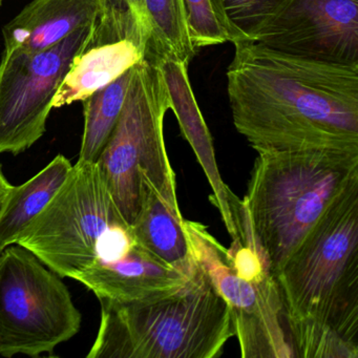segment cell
Segmentation results:
<instances>
[{"label":"cell","instance_id":"ba28073f","mask_svg":"<svg viewBox=\"0 0 358 358\" xmlns=\"http://www.w3.org/2000/svg\"><path fill=\"white\" fill-rule=\"evenodd\" d=\"M94 24L45 51L5 50L0 62V154L17 156L45 135L54 97Z\"/></svg>","mask_w":358,"mask_h":358},{"label":"cell","instance_id":"ffe728a7","mask_svg":"<svg viewBox=\"0 0 358 358\" xmlns=\"http://www.w3.org/2000/svg\"><path fill=\"white\" fill-rule=\"evenodd\" d=\"M192 47L198 50L231 43L229 26L215 0H183Z\"/></svg>","mask_w":358,"mask_h":358},{"label":"cell","instance_id":"7a4b0ae2","mask_svg":"<svg viewBox=\"0 0 358 358\" xmlns=\"http://www.w3.org/2000/svg\"><path fill=\"white\" fill-rule=\"evenodd\" d=\"M294 357H358V179L275 274Z\"/></svg>","mask_w":358,"mask_h":358},{"label":"cell","instance_id":"5b68a950","mask_svg":"<svg viewBox=\"0 0 358 358\" xmlns=\"http://www.w3.org/2000/svg\"><path fill=\"white\" fill-rule=\"evenodd\" d=\"M15 244L62 278L76 280L97 262L117 261L136 245L96 163H76Z\"/></svg>","mask_w":358,"mask_h":358},{"label":"cell","instance_id":"9a60e30c","mask_svg":"<svg viewBox=\"0 0 358 358\" xmlns=\"http://www.w3.org/2000/svg\"><path fill=\"white\" fill-rule=\"evenodd\" d=\"M184 220L178 200L145 189L131 232L138 246L146 252L165 265L190 271L198 264L184 231Z\"/></svg>","mask_w":358,"mask_h":358},{"label":"cell","instance_id":"603a6c76","mask_svg":"<svg viewBox=\"0 0 358 358\" xmlns=\"http://www.w3.org/2000/svg\"><path fill=\"white\" fill-rule=\"evenodd\" d=\"M3 250V249H0V251Z\"/></svg>","mask_w":358,"mask_h":358},{"label":"cell","instance_id":"e0dca14e","mask_svg":"<svg viewBox=\"0 0 358 358\" xmlns=\"http://www.w3.org/2000/svg\"><path fill=\"white\" fill-rule=\"evenodd\" d=\"M73 166L64 155H58L26 183L12 187L0 213V249L15 244L64 185Z\"/></svg>","mask_w":358,"mask_h":358},{"label":"cell","instance_id":"30bf717a","mask_svg":"<svg viewBox=\"0 0 358 358\" xmlns=\"http://www.w3.org/2000/svg\"><path fill=\"white\" fill-rule=\"evenodd\" d=\"M255 41L308 59L358 66V0H292Z\"/></svg>","mask_w":358,"mask_h":358},{"label":"cell","instance_id":"4fadbf2b","mask_svg":"<svg viewBox=\"0 0 358 358\" xmlns=\"http://www.w3.org/2000/svg\"><path fill=\"white\" fill-rule=\"evenodd\" d=\"M157 64L166 85L169 108L175 113L182 133L189 142L210 184L213 189L211 202L219 210L232 241L240 240L234 215V202L236 196L224 183L220 175L213 138L190 85L189 64L177 60H163Z\"/></svg>","mask_w":358,"mask_h":358},{"label":"cell","instance_id":"8fae6325","mask_svg":"<svg viewBox=\"0 0 358 358\" xmlns=\"http://www.w3.org/2000/svg\"><path fill=\"white\" fill-rule=\"evenodd\" d=\"M148 39L129 11L102 7L85 49L75 56L53 100V108L83 101L148 55Z\"/></svg>","mask_w":358,"mask_h":358},{"label":"cell","instance_id":"2e32d148","mask_svg":"<svg viewBox=\"0 0 358 358\" xmlns=\"http://www.w3.org/2000/svg\"><path fill=\"white\" fill-rule=\"evenodd\" d=\"M101 6L131 12L148 38L146 58L190 64L196 51L186 24L183 0H101Z\"/></svg>","mask_w":358,"mask_h":358},{"label":"cell","instance_id":"3957f363","mask_svg":"<svg viewBox=\"0 0 358 358\" xmlns=\"http://www.w3.org/2000/svg\"><path fill=\"white\" fill-rule=\"evenodd\" d=\"M358 179V150L257 152L240 210L275 276L295 247Z\"/></svg>","mask_w":358,"mask_h":358},{"label":"cell","instance_id":"d6986e66","mask_svg":"<svg viewBox=\"0 0 358 358\" xmlns=\"http://www.w3.org/2000/svg\"><path fill=\"white\" fill-rule=\"evenodd\" d=\"M292 0H215L223 13L230 32L231 43L255 41Z\"/></svg>","mask_w":358,"mask_h":358},{"label":"cell","instance_id":"52a82bcc","mask_svg":"<svg viewBox=\"0 0 358 358\" xmlns=\"http://www.w3.org/2000/svg\"><path fill=\"white\" fill-rule=\"evenodd\" d=\"M81 313L62 276L32 251H0V355L52 354L80 330Z\"/></svg>","mask_w":358,"mask_h":358},{"label":"cell","instance_id":"5bb4252c","mask_svg":"<svg viewBox=\"0 0 358 358\" xmlns=\"http://www.w3.org/2000/svg\"><path fill=\"white\" fill-rule=\"evenodd\" d=\"M101 0H32L3 30L5 50L45 51L95 24Z\"/></svg>","mask_w":358,"mask_h":358},{"label":"cell","instance_id":"7c38bea8","mask_svg":"<svg viewBox=\"0 0 358 358\" xmlns=\"http://www.w3.org/2000/svg\"><path fill=\"white\" fill-rule=\"evenodd\" d=\"M199 270L186 271L165 265L135 246L114 262H97L76 280L93 291L99 301L131 303L171 294L185 286Z\"/></svg>","mask_w":358,"mask_h":358},{"label":"cell","instance_id":"8992f818","mask_svg":"<svg viewBox=\"0 0 358 358\" xmlns=\"http://www.w3.org/2000/svg\"><path fill=\"white\" fill-rule=\"evenodd\" d=\"M169 110L166 85L158 64L144 58L134 66L120 117L96 162L129 226L139 213L144 190L155 189L178 200L176 173L164 140Z\"/></svg>","mask_w":358,"mask_h":358},{"label":"cell","instance_id":"7402d4cb","mask_svg":"<svg viewBox=\"0 0 358 358\" xmlns=\"http://www.w3.org/2000/svg\"><path fill=\"white\" fill-rule=\"evenodd\" d=\"M1 1H3V0H0V5H1Z\"/></svg>","mask_w":358,"mask_h":358},{"label":"cell","instance_id":"277c9868","mask_svg":"<svg viewBox=\"0 0 358 358\" xmlns=\"http://www.w3.org/2000/svg\"><path fill=\"white\" fill-rule=\"evenodd\" d=\"M99 301V330L89 358H217L236 335L227 303L200 266L171 294Z\"/></svg>","mask_w":358,"mask_h":358},{"label":"cell","instance_id":"44dd1931","mask_svg":"<svg viewBox=\"0 0 358 358\" xmlns=\"http://www.w3.org/2000/svg\"><path fill=\"white\" fill-rule=\"evenodd\" d=\"M12 187H13V185H11L10 182L6 179L5 175H3V169L0 167V213H1L3 207H5L8 196H9Z\"/></svg>","mask_w":358,"mask_h":358},{"label":"cell","instance_id":"9c48e42d","mask_svg":"<svg viewBox=\"0 0 358 358\" xmlns=\"http://www.w3.org/2000/svg\"><path fill=\"white\" fill-rule=\"evenodd\" d=\"M192 257L229 308L243 358H293L282 326V303L273 274L244 280L232 269L227 249L198 222L184 220Z\"/></svg>","mask_w":358,"mask_h":358},{"label":"cell","instance_id":"ac0fdd59","mask_svg":"<svg viewBox=\"0 0 358 358\" xmlns=\"http://www.w3.org/2000/svg\"><path fill=\"white\" fill-rule=\"evenodd\" d=\"M133 69L83 100V141L77 163H96L120 117Z\"/></svg>","mask_w":358,"mask_h":358},{"label":"cell","instance_id":"6da1fadb","mask_svg":"<svg viewBox=\"0 0 358 358\" xmlns=\"http://www.w3.org/2000/svg\"><path fill=\"white\" fill-rule=\"evenodd\" d=\"M227 91L236 131L261 152L358 150V66L234 43Z\"/></svg>","mask_w":358,"mask_h":358}]
</instances>
